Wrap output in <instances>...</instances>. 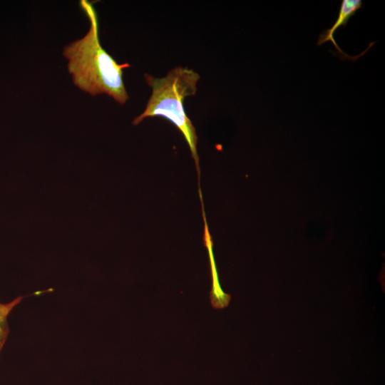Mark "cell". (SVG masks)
I'll use <instances>...</instances> for the list:
<instances>
[{"label": "cell", "mask_w": 385, "mask_h": 385, "mask_svg": "<svg viewBox=\"0 0 385 385\" xmlns=\"http://www.w3.org/2000/svg\"><path fill=\"white\" fill-rule=\"evenodd\" d=\"M80 6L90 21L87 34L64 47L63 55L68 60V70L73 83L91 96L105 93L120 104L129 98L123 76L130 65L119 64L101 46L99 24L92 2L80 1Z\"/></svg>", "instance_id": "obj_1"}, {"label": "cell", "mask_w": 385, "mask_h": 385, "mask_svg": "<svg viewBox=\"0 0 385 385\" xmlns=\"http://www.w3.org/2000/svg\"><path fill=\"white\" fill-rule=\"evenodd\" d=\"M144 76L152 93L145 110L133 120V124L138 125L149 117H162L173 123L188 143L200 175L197 136L183 106L185 98L196 93L199 74L188 67L177 66L164 77L157 78L147 73Z\"/></svg>", "instance_id": "obj_2"}, {"label": "cell", "mask_w": 385, "mask_h": 385, "mask_svg": "<svg viewBox=\"0 0 385 385\" xmlns=\"http://www.w3.org/2000/svg\"><path fill=\"white\" fill-rule=\"evenodd\" d=\"M361 0H342L339 8L338 17L331 28L325 29L322 31L318 38L317 46H320L327 41H331L334 48L337 51V56L342 59H348L355 61L358 58L363 56L369 48L374 44V42L369 45V46L360 55L357 56H349L344 53L337 43L334 34L341 26H345L349 20L362 7Z\"/></svg>", "instance_id": "obj_3"}, {"label": "cell", "mask_w": 385, "mask_h": 385, "mask_svg": "<svg viewBox=\"0 0 385 385\" xmlns=\"http://www.w3.org/2000/svg\"><path fill=\"white\" fill-rule=\"evenodd\" d=\"M22 297H17L8 304L0 303V352L9 334L7 317L11 309L19 304Z\"/></svg>", "instance_id": "obj_4"}]
</instances>
